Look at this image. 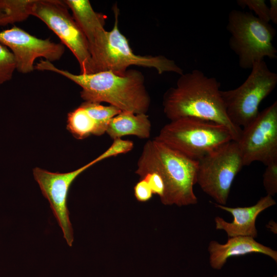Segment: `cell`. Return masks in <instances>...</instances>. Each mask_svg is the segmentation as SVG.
I'll return each instance as SVG.
<instances>
[{
    "instance_id": "cell-1",
    "label": "cell",
    "mask_w": 277,
    "mask_h": 277,
    "mask_svg": "<svg viewBox=\"0 0 277 277\" xmlns=\"http://www.w3.org/2000/svg\"><path fill=\"white\" fill-rule=\"evenodd\" d=\"M34 69L54 72L73 82L82 88L81 97L85 102H106L121 111L134 113H147L150 106L144 76L137 70L128 69L123 75L111 71L75 74L45 60L37 63Z\"/></svg>"
},
{
    "instance_id": "cell-2",
    "label": "cell",
    "mask_w": 277,
    "mask_h": 277,
    "mask_svg": "<svg viewBox=\"0 0 277 277\" xmlns=\"http://www.w3.org/2000/svg\"><path fill=\"white\" fill-rule=\"evenodd\" d=\"M221 83L214 77L194 69L180 75L175 86L163 97V111L170 121L193 117L212 121L227 127L234 141L240 138L242 128L229 118L221 95Z\"/></svg>"
},
{
    "instance_id": "cell-3",
    "label": "cell",
    "mask_w": 277,
    "mask_h": 277,
    "mask_svg": "<svg viewBox=\"0 0 277 277\" xmlns=\"http://www.w3.org/2000/svg\"><path fill=\"white\" fill-rule=\"evenodd\" d=\"M198 163L154 138L144 144L135 173L140 179L151 172L161 176L165 186L160 199L164 205H195L198 200L193 187L196 184Z\"/></svg>"
},
{
    "instance_id": "cell-4",
    "label": "cell",
    "mask_w": 277,
    "mask_h": 277,
    "mask_svg": "<svg viewBox=\"0 0 277 277\" xmlns=\"http://www.w3.org/2000/svg\"><path fill=\"white\" fill-rule=\"evenodd\" d=\"M154 139L196 161L234 141L231 133L224 125L193 117L170 121Z\"/></svg>"
},
{
    "instance_id": "cell-5",
    "label": "cell",
    "mask_w": 277,
    "mask_h": 277,
    "mask_svg": "<svg viewBox=\"0 0 277 277\" xmlns=\"http://www.w3.org/2000/svg\"><path fill=\"white\" fill-rule=\"evenodd\" d=\"M226 29L231 34L229 47L238 56L242 69H251L266 57L277 58V50L272 44L275 29L252 12L231 10Z\"/></svg>"
},
{
    "instance_id": "cell-6",
    "label": "cell",
    "mask_w": 277,
    "mask_h": 277,
    "mask_svg": "<svg viewBox=\"0 0 277 277\" xmlns=\"http://www.w3.org/2000/svg\"><path fill=\"white\" fill-rule=\"evenodd\" d=\"M114 24L112 29L106 32L102 44L92 55L93 73L111 71L123 75L131 66H142L155 69L160 74L173 72L182 75V69L175 62L164 55H141L135 54L128 40L118 28L119 10L113 7Z\"/></svg>"
},
{
    "instance_id": "cell-7",
    "label": "cell",
    "mask_w": 277,
    "mask_h": 277,
    "mask_svg": "<svg viewBox=\"0 0 277 277\" xmlns=\"http://www.w3.org/2000/svg\"><path fill=\"white\" fill-rule=\"evenodd\" d=\"M246 80L238 87L221 90L227 114L241 128L251 123L259 113L261 103L275 89L277 74L271 71L264 60L255 63Z\"/></svg>"
},
{
    "instance_id": "cell-8",
    "label": "cell",
    "mask_w": 277,
    "mask_h": 277,
    "mask_svg": "<svg viewBox=\"0 0 277 277\" xmlns=\"http://www.w3.org/2000/svg\"><path fill=\"white\" fill-rule=\"evenodd\" d=\"M198 162L196 184L216 204L226 205L232 183L244 166L237 142L227 143Z\"/></svg>"
},
{
    "instance_id": "cell-9",
    "label": "cell",
    "mask_w": 277,
    "mask_h": 277,
    "mask_svg": "<svg viewBox=\"0 0 277 277\" xmlns=\"http://www.w3.org/2000/svg\"><path fill=\"white\" fill-rule=\"evenodd\" d=\"M31 15L43 21L73 54L81 74L93 73L87 39L64 1L35 0Z\"/></svg>"
},
{
    "instance_id": "cell-10",
    "label": "cell",
    "mask_w": 277,
    "mask_h": 277,
    "mask_svg": "<svg viewBox=\"0 0 277 277\" xmlns=\"http://www.w3.org/2000/svg\"><path fill=\"white\" fill-rule=\"evenodd\" d=\"M237 143L244 166L255 161L266 166L277 162V101L242 129Z\"/></svg>"
},
{
    "instance_id": "cell-11",
    "label": "cell",
    "mask_w": 277,
    "mask_h": 277,
    "mask_svg": "<svg viewBox=\"0 0 277 277\" xmlns=\"http://www.w3.org/2000/svg\"><path fill=\"white\" fill-rule=\"evenodd\" d=\"M100 161L97 157L78 169L67 173L51 172L38 167L33 169L34 177L42 194L48 200L52 212L62 230L64 238L70 247L72 246L74 240L67 207L70 187L80 174Z\"/></svg>"
},
{
    "instance_id": "cell-12",
    "label": "cell",
    "mask_w": 277,
    "mask_h": 277,
    "mask_svg": "<svg viewBox=\"0 0 277 277\" xmlns=\"http://www.w3.org/2000/svg\"><path fill=\"white\" fill-rule=\"evenodd\" d=\"M0 42L10 49L16 60V70L24 74L34 70L36 58L43 57L52 63L59 60L65 52L63 44L37 38L16 26L0 31Z\"/></svg>"
},
{
    "instance_id": "cell-13",
    "label": "cell",
    "mask_w": 277,
    "mask_h": 277,
    "mask_svg": "<svg viewBox=\"0 0 277 277\" xmlns=\"http://www.w3.org/2000/svg\"><path fill=\"white\" fill-rule=\"evenodd\" d=\"M275 204L272 196L267 194L261 197L255 204L248 207H229L214 203L216 207L229 212L233 219L232 222H228L221 217L216 216L215 228L224 231L228 238L243 236L255 239L258 236L255 226L257 217L262 212Z\"/></svg>"
},
{
    "instance_id": "cell-14",
    "label": "cell",
    "mask_w": 277,
    "mask_h": 277,
    "mask_svg": "<svg viewBox=\"0 0 277 277\" xmlns=\"http://www.w3.org/2000/svg\"><path fill=\"white\" fill-rule=\"evenodd\" d=\"M209 261L211 267L221 270L227 260L232 256L258 253L266 255L277 262V251L258 242L250 236L228 238L225 244L211 241L208 246Z\"/></svg>"
},
{
    "instance_id": "cell-15",
    "label": "cell",
    "mask_w": 277,
    "mask_h": 277,
    "mask_svg": "<svg viewBox=\"0 0 277 277\" xmlns=\"http://www.w3.org/2000/svg\"><path fill=\"white\" fill-rule=\"evenodd\" d=\"M72 12V16L84 33L88 43L90 54L98 48L105 38L106 16L95 11L88 0L64 1Z\"/></svg>"
},
{
    "instance_id": "cell-16",
    "label": "cell",
    "mask_w": 277,
    "mask_h": 277,
    "mask_svg": "<svg viewBox=\"0 0 277 277\" xmlns=\"http://www.w3.org/2000/svg\"><path fill=\"white\" fill-rule=\"evenodd\" d=\"M151 130V123L147 113L122 111L110 120L106 133L113 140L126 135L146 139L150 137Z\"/></svg>"
},
{
    "instance_id": "cell-17",
    "label": "cell",
    "mask_w": 277,
    "mask_h": 277,
    "mask_svg": "<svg viewBox=\"0 0 277 277\" xmlns=\"http://www.w3.org/2000/svg\"><path fill=\"white\" fill-rule=\"evenodd\" d=\"M67 126L68 130L78 139H83L92 134L100 136L105 133L82 104L68 113Z\"/></svg>"
},
{
    "instance_id": "cell-18",
    "label": "cell",
    "mask_w": 277,
    "mask_h": 277,
    "mask_svg": "<svg viewBox=\"0 0 277 277\" xmlns=\"http://www.w3.org/2000/svg\"><path fill=\"white\" fill-rule=\"evenodd\" d=\"M35 0H0V26L23 22L31 15Z\"/></svg>"
},
{
    "instance_id": "cell-19",
    "label": "cell",
    "mask_w": 277,
    "mask_h": 277,
    "mask_svg": "<svg viewBox=\"0 0 277 277\" xmlns=\"http://www.w3.org/2000/svg\"><path fill=\"white\" fill-rule=\"evenodd\" d=\"M15 70L16 62L13 54L0 42V85L10 81Z\"/></svg>"
},
{
    "instance_id": "cell-20",
    "label": "cell",
    "mask_w": 277,
    "mask_h": 277,
    "mask_svg": "<svg viewBox=\"0 0 277 277\" xmlns=\"http://www.w3.org/2000/svg\"><path fill=\"white\" fill-rule=\"evenodd\" d=\"M237 4L242 8L247 7L254 12L260 19L269 23V7L264 0H237Z\"/></svg>"
},
{
    "instance_id": "cell-21",
    "label": "cell",
    "mask_w": 277,
    "mask_h": 277,
    "mask_svg": "<svg viewBox=\"0 0 277 277\" xmlns=\"http://www.w3.org/2000/svg\"><path fill=\"white\" fill-rule=\"evenodd\" d=\"M134 147L132 141L117 138L113 140L110 146L99 156L102 161L109 157L124 154L130 151Z\"/></svg>"
},
{
    "instance_id": "cell-22",
    "label": "cell",
    "mask_w": 277,
    "mask_h": 277,
    "mask_svg": "<svg viewBox=\"0 0 277 277\" xmlns=\"http://www.w3.org/2000/svg\"><path fill=\"white\" fill-rule=\"evenodd\" d=\"M263 184L267 195L274 196L277 193V162L266 166L263 175Z\"/></svg>"
},
{
    "instance_id": "cell-23",
    "label": "cell",
    "mask_w": 277,
    "mask_h": 277,
    "mask_svg": "<svg viewBox=\"0 0 277 277\" xmlns=\"http://www.w3.org/2000/svg\"><path fill=\"white\" fill-rule=\"evenodd\" d=\"M142 178L146 180L153 194H157L160 199L163 197L165 192V186L162 177L159 173L155 172H149L146 174Z\"/></svg>"
},
{
    "instance_id": "cell-24",
    "label": "cell",
    "mask_w": 277,
    "mask_h": 277,
    "mask_svg": "<svg viewBox=\"0 0 277 277\" xmlns=\"http://www.w3.org/2000/svg\"><path fill=\"white\" fill-rule=\"evenodd\" d=\"M134 194L136 200L141 202L149 201L153 195L148 183L143 178L140 179V181L134 186Z\"/></svg>"
},
{
    "instance_id": "cell-25",
    "label": "cell",
    "mask_w": 277,
    "mask_h": 277,
    "mask_svg": "<svg viewBox=\"0 0 277 277\" xmlns=\"http://www.w3.org/2000/svg\"><path fill=\"white\" fill-rule=\"evenodd\" d=\"M269 7V17L270 21L277 24V1L270 0Z\"/></svg>"
},
{
    "instance_id": "cell-26",
    "label": "cell",
    "mask_w": 277,
    "mask_h": 277,
    "mask_svg": "<svg viewBox=\"0 0 277 277\" xmlns=\"http://www.w3.org/2000/svg\"><path fill=\"white\" fill-rule=\"evenodd\" d=\"M274 277H276V275H274Z\"/></svg>"
},
{
    "instance_id": "cell-27",
    "label": "cell",
    "mask_w": 277,
    "mask_h": 277,
    "mask_svg": "<svg viewBox=\"0 0 277 277\" xmlns=\"http://www.w3.org/2000/svg\"><path fill=\"white\" fill-rule=\"evenodd\" d=\"M226 277H229V276H226Z\"/></svg>"
}]
</instances>
